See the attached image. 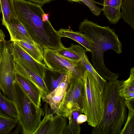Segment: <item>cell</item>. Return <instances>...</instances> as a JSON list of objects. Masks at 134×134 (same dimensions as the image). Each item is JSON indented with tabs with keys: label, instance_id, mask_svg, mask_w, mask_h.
Returning <instances> with one entry per match:
<instances>
[{
	"label": "cell",
	"instance_id": "14",
	"mask_svg": "<svg viewBox=\"0 0 134 134\" xmlns=\"http://www.w3.org/2000/svg\"><path fill=\"white\" fill-rule=\"evenodd\" d=\"M15 73L16 80L23 90L37 106L40 107L41 94L38 87L30 80L18 74Z\"/></svg>",
	"mask_w": 134,
	"mask_h": 134
},
{
	"label": "cell",
	"instance_id": "7",
	"mask_svg": "<svg viewBox=\"0 0 134 134\" xmlns=\"http://www.w3.org/2000/svg\"><path fill=\"white\" fill-rule=\"evenodd\" d=\"M43 61L51 71L59 72H69L83 79L86 69L80 59H70L56 50L44 49Z\"/></svg>",
	"mask_w": 134,
	"mask_h": 134
},
{
	"label": "cell",
	"instance_id": "29",
	"mask_svg": "<svg viewBox=\"0 0 134 134\" xmlns=\"http://www.w3.org/2000/svg\"><path fill=\"white\" fill-rule=\"evenodd\" d=\"M87 117L85 114H81L78 116L77 121L78 123L81 124L87 121Z\"/></svg>",
	"mask_w": 134,
	"mask_h": 134
},
{
	"label": "cell",
	"instance_id": "24",
	"mask_svg": "<svg viewBox=\"0 0 134 134\" xmlns=\"http://www.w3.org/2000/svg\"><path fill=\"white\" fill-rule=\"evenodd\" d=\"M50 71L51 72L48 74L46 72L44 79L49 92L53 91L57 87L63 77L67 72H59L51 70Z\"/></svg>",
	"mask_w": 134,
	"mask_h": 134
},
{
	"label": "cell",
	"instance_id": "11",
	"mask_svg": "<svg viewBox=\"0 0 134 134\" xmlns=\"http://www.w3.org/2000/svg\"><path fill=\"white\" fill-rule=\"evenodd\" d=\"M10 46L14 58H20L23 60L32 69L44 80L48 68L45 65L36 61L15 42L10 43Z\"/></svg>",
	"mask_w": 134,
	"mask_h": 134
},
{
	"label": "cell",
	"instance_id": "4",
	"mask_svg": "<svg viewBox=\"0 0 134 134\" xmlns=\"http://www.w3.org/2000/svg\"><path fill=\"white\" fill-rule=\"evenodd\" d=\"M13 101L17 111L19 124L24 134H34L41 122L44 113L37 106L15 80L13 82Z\"/></svg>",
	"mask_w": 134,
	"mask_h": 134
},
{
	"label": "cell",
	"instance_id": "33",
	"mask_svg": "<svg viewBox=\"0 0 134 134\" xmlns=\"http://www.w3.org/2000/svg\"><path fill=\"white\" fill-rule=\"evenodd\" d=\"M117 1L118 5L120 7L122 0H117Z\"/></svg>",
	"mask_w": 134,
	"mask_h": 134
},
{
	"label": "cell",
	"instance_id": "8",
	"mask_svg": "<svg viewBox=\"0 0 134 134\" xmlns=\"http://www.w3.org/2000/svg\"><path fill=\"white\" fill-rule=\"evenodd\" d=\"M10 41L2 43V60L0 64V89L3 95L13 100V84L16 80L14 62Z\"/></svg>",
	"mask_w": 134,
	"mask_h": 134
},
{
	"label": "cell",
	"instance_id": "28",
	"mask_svg": "<svg viewBox=\"0 0 134 134\" xmlns=\"http://www.w3.org/2000/svg\"><path fill=\"white\" fill-rule=\"evenodd\" d=\"M90 9L92 12L95 15L98 16L103 11V8L97 7L96 4L103 5V4L97 2L94 0H80Z\"/></svg>",
	"mask_w": 134,
	"mask_h": 134
},
{
	"label": "cell",
	"instance_id": "26",
	"mask_svg": "<svg viewBox=\"0 0 134 134\" xmlns=\"http://www.w3.org/2000/svg\"><path fill=\"white\" fill-rule=\"evenodd\" d=\"M18 124V119L9 118L0 115V134L10 133Z\"/></svg>",
	"mask_w": 134,
	"mask_h": 134
},
{
	"label": "cell",
	"instance_id": "25",
	"mask_svg": "<svg viewBox=\"0 0 134 134\" xmlns=\"http://www.w3.org/2000/svg\"><path fill=\"white\" fill-rule=\"evenodd\" d=\"M82 114L80 111H75L72 112L68 118L69 123L65 127L63 134H79L81 132L80 124L77 121L79 115Z\"/></svg>",
	"mask_w": 134,
	"mask_h": 134
},
{
	"label": "cell",
	"instance_id": "31",
	"mask_svg": "<svg viewBox=\"0 0 134 134\" xmlns=\"http://www.w3.org/2000/svg\"><path fill=\"white\" fill-rule=\"evenodd\" d=\"M5 35L2 30L0 28V44L5 41Z\"/></svg>",
	"mask_w": 134,
	"mask_h": 134
},
{
	"label": "cell",
	"instance_id": "13",
	"mask_svg": "<svg viewBox=\"0 0 134 134\" xmlns=\"http://www.w3.org/2000/svg\"><path fill=\"white\" fill-rule=\"evenodd\" d=\"M5 27L9 33L12 42L23 41L35 43L17 17L11 20Z\"/></svg>",
	"mask_w": 134,
	"mask_h": 134
},
{
	"label": "cell",
	"instance_id": "22",
	"mask_svg": "<svg viewBox=\"0 0 134 134\" xmlns=\"http://www.w3.org/2000/svg\"><path fill=\"white\" fill-rule=\"evenodd\" d=\"M134 0H122L121 18L134 30Z\"/></svg>",
	"mask_w": 134,
	"mask_h": 134
},
{
	"label": "cell",
	"instance_id": "21",
	"mask_svg": "<svg viewBox=\"0 0 134 134\" xmlns=\"http://www.w3.org/2000/svg\"><path fill=\"white\" fill-rule=\"evenodd\" d=\"M27 53L36 61L42 63L43 58V49L39 45L35 43L31 44L23 41H15Z\"/></svg>",
	"mask_w": 134,
	"mask_h": 134
},
{
	"label": "cell",
	"instance_id": "9",
	"mask_svg": "<svg viewBox=\"0 0 134 134\" xmlns=\"http://www.w3.org/2000/svg\"><path fill=\"white\" fill-rule=\"evenodd\" d=\"M45 115L34 134H63L67 126L66 118L53 113L45 104L43 110Z\"/></svg>",
	"mask_w": 134,
	"mask_h": 134
},
{
	"label": "cell",
	"instance_id": "2",
	"mask_svg": "<svg viewBox=\"0 0 134 134\" xmlns=\"http://www.w3.org/2000/svg\"><path fill=\"white\" fill-rule=\"evenodd\" d=\"M79 32L84 34L92 42L91 64L99 74L109 81L118 79L119 74L114 73L106 67L104 54L112 49L117 54L122 53L121 43L115 31L109 26H102L86 18L81 22Z\"/></svg>",
	"mask_w": 134,
	"mask_h": 134
},
{
	"label": "cell",
	"instance_id": "12",
	"mask_svg": "<svg viewBox=\"0 0 134 134\" xmlns=\"http://www.w3.org/2000/svg\"><path fill=\"white\" fill-rule=\"evenodd\" d=\"M68 82L67 72L63 77L57 87L50 92L43 98L44 102L48 104L53 113L56 114L58 109L62 100L67 88Z\"/></svg>",
	"mask_w": 134,
	"mask_h": 134
},
{
	"label": "cell",
	"instance_id": "30",
	"mask_svg": "<svg viewBox=\"0 0 134 134\" xmlns=\"http://www.w3.org/2000/svg\"><path fill=\"white\" fill-rule=\"evenodd\" d=\"M38 4L41 6L53 0H26Z\"/></svg>",
	"mask_w": 134,
	"mask_h": 134
},
{
	"label": "cell",
	"instance_id": "27",
	"mask_svg": "<svg viewBox=\"0 0 134 134\" xmlns=\"http://www.w3.org/2000/svg\"><path fill=\"white\" fill-rule=\"evenodd\" d=\"M80 47V45L72 43L69 47L66 48L64 46L56 51L60 55L67 58L78 60L80 59L78 54Z\"/></svg>",
	"mask_w": 134,
	"mask_h": 134
},
{
	"label": "cell",
	"instance_id": "19",
	"mask_svg": "<svg viewBox=\"0 0 134 134\" xmlns=\"http://www.w3.org/2000/svg\"><path fill=\"white\" fill-rule=\"evenodd\" d=\"M0 12L2 14V24L5 26L17 18L13 0H0Z\"/></svg>",
	"mask_w": 134,
	"mask_h": 134
},
{
	"label": "cell",
	"instance_id": "3",
	"mask_svg": "<svg viewBox=\"0 0 134 134\" xmlns=\"http://www.w3.org/2000/svg\"><path fill=\"white\" fill-rule=\"evenodd\" d=\"M121 81L107 82L103 93V109L100 120L92 134H119L127 118L125 100L119 94Z\"/></svg>",
	"mask_w": 134,
	"mask_h": 134
},
{
	"label": "cell",
	"instance_id": "15",
	"mask_svg": "<svg viewBox=\"0 0 134 134\" xmlns=\"http://www.w3.org/2000/svg\"><path fill=\"white\" fill-rule=\"evenodd\" d=\"M57 32L60 37L72 39L82 45L87 51L91 52L92 42L84 34L79 32L73 31L70 29H61Z\"/></svg>",
	"mask_w": 134,
	"mask_h": 134
},
{
	"label": "cell",
	"instance_id": "1",
	"mask_svg": "<svg viewBox=\"0 0 134 134\" xmlns=\"http://www.w3.org/2000/svg\"><path fill=\"white\" fill-rule=\"evenodd\" d=\"M17 16L34 41L43 49L57 50L64 46L41 5L26 0H13Z\"/></svg>",
	"mask_w": 134,
	"mask_h": 134
},
{
	"label": "cell",
	"instance_id": "16",
	"mask_svg": "<svg viewBox=\"0 0 134 134\" xmlns=\"http://www.w3.org/2000/svg\"><path fill=\"white\" fill-rule=\"evenodd\" d=\"M103 11L110 23H117L121 18L120 7L117 0H103Z\"/></svg>",
	"mask_w": 134,
	"mask_h": 134
},
{
	"label": "cell",
	"instance_id": "23",
	"mask_svg": "<svg viewBox=\"0 0 134 134\" xmlns=\"http://www.w3.org/2000/svg\"><path fill=\"white\" fill-rule=\"evenodd\" d=\"M129 111L128 116L123 128L119 134H134V100L125 101Z\"/></svg>",
	"mask_w": 134,
	"mask_h": 134
},
{
	"label": "cell",
	"instance_id": "18",
	"mask_svg": "<svg viewBox=\"0 0 134 134\" xmlns=\"http://www.w3.org/2000/svg\"><path fill=\"white\" fill-rule=\"evenodd\" d=\"M0 115L9 118L18 119L17 111L13 100L2 95L0 90Z\"/></svg>",
	"mask_w": 134,
	"mask_h": 134
},
{
	"label": "cell",
	"instance_id": "6",
	"mask_svg": "<svg viewBox=\"0 0 134 134\" xmlns=\"http://www.w3.org/2000/svg\"><path fill=\"white\" fill-rule=\"evenodd\" d=\"M66 90L57 114L68 118L72 113L77 111L83 113V99L84 93L83 80L70 72H67Z\"/></svg>",
	"mask_w": 134,
	"mask_h": 134
},
{
	"label": "cell",
	"instance_id": "32",
	"mask_svg": "<svg viewBox=\"0 0 134 134\" xmlns=\"http://www.w3.org/2000/svg\"><path fill=\"white\" fill-rule=\"evenodd\" d=\"M2 43L0 44V64L1 63V61L2 60V51H1V45H2Z\"/></svg>",
	"mask_w": 134,
	"mask_h": 134
},
{
	"label": "cell",
	"instance_id": "20",
	"mask_svg": "<svg viewBox=\"0 0 134 134\" xmlns=\"http://www.w3.org/2000/svg\"><path fill=\"white\" fill-rule=\"evenodd\" d=\"M86 49L82 47L79 55V58L86 70L90 72L95 78L103 93L105 84L107 82L102 77L94 68L88 60L86 54Z\"/></svg>",
	"mask_w": 134,
	"mask_h": 134
},
{
	"label": "cell",
	"instance_id": "17",
	"mask_svg": "<svg viewBox=\"0 0 134 134\" xmlns=\"http://www.w3.org/2000/svg\"><path fill=\"white\" fill-rule=\"evenodd\" d=\"M119 92L125 101L134 100V67L131 69L129 78L125 81H121Z\"/></svg>",
	"mask_w": 134,
	"mask_h": 134
},
{
	"label": "cell",
	"instance_id": "10",
	"mask_svg": "<svg viewBox=\"0 0 134 134\" xmlns=\"http://www.w3.org/2000/svg\"><path fill=\"white\" fill-rule=\"evenodd\" d=\"M14 59L15 73L34 83L41 92L42 99L44 98L49 92L44 80L32 69L23 60L20 58Z\"/></svg>",
	"mask_w": 134,
	"mask_h": 134
},
{
	"label": "cell",
	"instance_id": "5",
	"mask_svg": "<svg viewBox=\"0 0 134 134\" xmlns=\"http://www.w3.org/2000/svg\"><path fill=\"white\" fill-rule=\"evenodd\" d=\"M83 81L84 93L83 99V113L90 126L94 127L99 124L103 109V93L97 81L86 70Z\"/></svg>",
	"mask_w": 134,
	"mask_h": 134
},
{
	"label": "cell",
	"instance_id": "34",
	"mask_svg": "<svg viewBox=\"0 0 134 134\" xmlns=\"http://www.w3.org/2000/svg\"><path fill=\"white\" fill-rule=\"evenodd\" d=\"M70 1H72L73 2H81L80 0H69Z\"/></svg>",
	"mask_w": 134,
	"mask_h": 134
}]
</instances>
